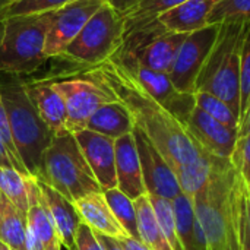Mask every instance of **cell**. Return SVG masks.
<instances>
[{"mask_svg":"<svg viewBox=\"0 0 250 250\" xmlns=\"http://www.w3.org/2000/svg\"><path fill=\"white\" fill-rule=\"evenodd\" d=\"M82 76L101 81L114 92L116 98L129 110L135 129L142 132L163 154L171 170L198 164L211 157L196 145L177 117L135 82L116 54L98 66L86 69Z\"/></svg>","mask_w":250,"mask_h":250,"instance_id":"obj_1","label":"cell"},{"mask_svg":"<svg viewBox=\"0 0 250 250\" xmlns=\"http://www.w3.org/2000/svg\"><path fill=\"white\" fill-rule=\"evenodd\" d=\"M245 182L230 160H217L205 186L192 198L208 250H242L240 214Z\"/></svg>","mask_w":250,"mask_h":250,"instance_id":"obj_2","label":"cell"},{"mask_svg":"<svg viewBox=\"0 0 250 250\" xmlns=\"http://www.w3.org/2000/svg\"><path fill=\"white\" fill-rule=\"evenodd\" d=\"M0 82V95L6 108L12 139L21 161L31 177H35L41 158L54 135L40 117L32 104L26 82L21 76L3 73Z\"/></svg>","mask_w":250,"mask_h":250,"instance_id":"obj_3","label":"cell"},{"mask_svg":"<svg viewBox=\"0 0 250 250\" xmlns=\"http://www.w3.org/2000/svg\"><path fill=\"white\" fill-rule=\"evenodd\" d=\"M246 21L220 23L215 42L198 76L195 92L226 101L240 117V56Z\"/></svg>","mask_w":250,"mask_h":250,"instance_id":"obj_4","label":"cell"},{"mask_svg":"<svg viewBox=\"0 0 250 250\" xmlns=\"http://www.w3.org/2000/svg\"><path fill=\"white\" fill-rule=\"evenodd\" d=\"M37 180L48 185L70 202L103 192L72 132L57 135L42 154Z\"/></svg>","mask_w":250,"mask_h":250,"instance_id":"obj_5","label":"cell"},{"mask_svg":"<svg viewBox=\"0 0 250 250\" xmlns=\"http://www.w3.org/2000/svg\"><path fill=\"white\" fill-rule=\"evenodd\" d=\"M53 12L4 18L0 42V73L29 75L38 70L45 57V40Z\"/></svg>","mask_w":250,"mask_h":250,"instance_id":"obj_6","label":"cell"},{"mask_svg":"<svg viewBox=\"0 0 250 250\" xmlns=\"http://www.w3.org/2000/svg\"><path fill=\"white\" fill-rule=\"evenodd\" d=\"M125 29V18L105 1L66 47L60 57L86 69L98 66L120 50Z\"/></svg>","mask_w":250,"mask_h":250,"instance_id":"obj_7","label":"cell"},{"mask_svg":"<svg viewBox=\"0 0 250 250\" xmlns=\"http://www.w3.org/2000/svg\"><path fill=\"white\" fill-rule=\"evenodd\" d=\"M62 94L67 111V130L75 133L86 127L89 117L103 105L117 101L114 92L101 81L86 76L51 81Z\"/></svg>","mask_w":250,"mask_h":250,"instance_id":"obj_8","label":"cell"},{"mask_svg":"<svg viewBox=\"0 0 250 250\" xmlns=\"http://www.w3.org/2000/svg\"><path fill=\"white\" fill-rule=\"evenodd\" d=\"M116 57L126 69V72L135 79V82L157 103L167 108L174 117H177L183 125L189 119L190 113L196 107L195 95L180 92L171 82L168 73L151 70L136 60L116 53Z\"/></svg>","mask_w":250,"mask_h":250,"instance_id":"obj_9","label":"cell"},{"mask_svg":"<svg viewBox=\"0 0 250 250\" xmlns=\"http://www.w3.org/2000/svg\"><path fill=\"white\" fill-rule=\"evenodd\" d=\"M218 28L220 23H208L201 29L189 32L182 42L168 70L173 85L180 92L195 94L198 76L215 42Z\"/></svg>","mask_w":250,"mask_h":250,"instance_id":"obj_10","label":"cell"},{"mask_svg":"<svg viewBox=\"0 0 250 250\" xmlns=\"http://www.w3.org/2000/svg\"><path fill=\"white\" fill-rule=\"evenodd\" d=\"M105 0H73L53 12L45 40V57H60Z\"/></svg>","mask_w":250,"mask_h":250,"instance_id":"obj_11","label":"cell"},{"mask_svg":"<svg viewBox=\"0 0 250 250\" xmlns=\"http://www.w3.org/2000/svg\"><path fill=\"white\" fill-rule=\"evenodd\" d=\"M185 126L204 152L220 160L231 158L239 139V130L217 122L198 107L193 108Z\"/></svg>","mask_w":250,"mask_h":250,"instance_id":"obj_12","label":"cell"},{"mask_svg":"<svg viewBox=\"0 0 250 250\" xmlns=\"http://www.w3.org/2000/svg\"><path fill=\"white\" fill-rule=\"evenodd\" d=\"M141 168L144 176V183L148 195H155L167 199H174L182 193L179 182L163 154L146 139V136L133 129Z\"/></svg>","mask_w":250,"mask_h":250,"instance_id":"obj_13","label":"cell"},{"mask_svg":"<svg viewBox=\"0 0 250 250\" xmlns=\"http://www.w3.org/2000/svg\"><path fill=\"white\" fill-rule=\"evenodd\" d=\"M73 135L103 192L117 188L114 146L116 139L89 129L78 130Z\"/></svg>","mask_w":250,"mask_h":250,"instance_id":"obj_14","label":"cell"},{"mask_svg":"<svg viewBox=\"0 0 250 250\" xmlns=\"http://www.w3.org/2000/svg\"><path fill=\"white\" fill-rule=\"evenodd\" d=\"M114 146H116L117 189L133 201L138 199L139 196L146 195L139 152H138L133 132L116 139Z\"/></svg>","mask_w":250,"mask_h":250,"instance_id":"obj_15","label":"cell"},{"mask_svg":"<svg viewBox=\"0 0 250 250\" xmlns=\"http://www.w3.org/2000/svg\"><path fill=\"white\" fill-rule=\"evenodd\" d=\"M28 95L35 105L40 117L54 136L67 130V111L62 94L51 81H37L26 83Z\"/></svg>","mask_w":250,"mask_h":250,"instance_id":"obj_16","label":"cell"},{"mask_svg":"<svg viewBox=\"0 0 250 250\" xmlns=\"http://www.w3.org/2000/svg\"><path fill=\"white\" fill-rule=\"evenodd\" d=\"M28 198L29 207L26 211V231L41 243L44 250H62V240L34 177H28Z\"/></svg>","mask_w":250,"mask_h":250,"instance_id":"obj_17","label":"cell"},{"mask_svg":"<svg viewBox=\"0 0 250 250\" xmlns=\"http://www.w3.org/2000/svg\"><path fill=\"white\" fill-rule=\"evenodd\" d=\"M220 0H186L160 13L155 19L170 32L189 34L208 25L209 15Z\"/></svg>","mask_w":250,"mask_h":250,"instance_id":"obj_18","label":"cell"},{"mask_svg":"<svg viewBox=\"0 0 250 250\" xmlns=\"http://www.w3.org/2000/svg\"><path fill=\"white\" fill-rule=\"evenodd\" d=\"M37 183L40 186L41 196L48 208V212L56 226V230L59 233L63 248L66 250H73L75 249V234H76L79 224L82 223L75 208V204L70 202L57 190H54L53 188H50L48 185L40 180H37Z\"/></svg>","mask_w":250,"mask_h":250,"instance_id":"obj_19","label":"cell"},{"mask_svg":"<svg viewBox=\"0 0 250 250\" xmlns=\"http://www.w3.org/2000/svg\"><path fill=\"white\" fill-rule=\"evenodd\" d=\"M75 208L81 221L85 223L95 234L113 239H122L127 236L113 215L103 192H95L76 201Z\"/></svg>","mask_w":250,"mask_h":250,"instance_id":"obj_20","label":"cell"},{"mask_svg":"<svg viewBox=\"0 0 250 250\" xmlns=\"http://www.w3.org/2000/svg\"><path fill=\"white\" fill-rule=\"evenodd\" d=\"M173 202L174 218H176V231L182 250H208L207 240L201 224L195 215V208L192 198L185 193H180Z\"/></svg>","mask_w":250,"mask_h":250,"instance_id":"obj_21","label":"cell"},{"mask_svg":"<svg viewBox=\"0 0 250 250\" xmlns=\"http://www.w3.org/2000/svg\"><path fill=\"white\" fill-rule=\"evenodd\" d=\"M111 139H119L135 129L133 119L123 103L111 101L103 104L88 120L86 127Z\"/></svg>","mask_w":250,"mask_h":250,"instance_id":"obj_22","label":"cell"},{"mask_svg":"<svg viewBox=\"0 0 250 250\" xmlns=\"http://www.w3.org/2000/svg\"><path fill=\"white\" fill-rule=\"evenodd\" d=\"M0 242L18 250H26V215L0 192Z\"/></svg>","mask_w":250,"mask_h":250,"instance_id":"obj_23","label":"cell"},{"mask_svg":"<svg viewBox=\"0 0 250 250\" xmlns=\"http://www.w3.org/2000/svg\"><path fill=\"white\" fill-rule=\"evenodd\" d=\"M135 208L138 218L139 240L151 250H173L157 221L148 195L135 199Z\"/></svg>","mask_w":250,"mask_h":250,"instance_id":"obj_24","label":"cell"},{"mask_svg":"<svg viewBox=\"0 0 250 250\" xmlns=\"http://www.w3.org/2000/svg\"><path fill=\"white\" fill-rule=\"evenodd\" d=\"M107 204L119 221V224L123 227L126 234L129 237L138 239L139 240V231H138V218H136V208H135V201L130 199L127 195L120 192L117 188L108 189L103 192Z\"/></svg>","mask_w":250,"mask_h":250,"instance_id":"obj_25","label":"cell"},{"mask_svg":"<svg viewBox=\"0 0 250 250\" xmlns=\"http://www.w3.org/2000/svg\"><path fill=\"white\" fill-rule=\"evenodd\" d=\"M0 192L23 214L26 215L29 207L28 198V177L13 167L0 166Z\"/></svg>","mask_w":250,"mask_h":250,"instance_id":"obj_26","label":"cell"},{"mask_svg":"<svg viewBox=\"0 0 250 250\" xmlns=\"http://www.w3.org/2000/svg\"><path fill=\"white\" fill-rule=\"evenodd\" d=\"M193 95H195V104L198 108H201L204 113H207L217 122L231 129L239 130L240 117L226 101L208 92H195Z\"/></svg>","mask_w":250,"mask_h":250,"instance_id":"obj_27","label":"cell"},{"mask_svg":"<svg viewBox=\"0 0 250 250\" xmlns=\"http://www.w3.org/2000/svg\"><path fill=\"white\" fill-rule=\"evenodd\" d=\"M148 195V193H146ZM152 209L155 212L157 221L170 243L173 250H182L177 239V231H176V218H174V209H173V202L171 199L155 196V195H148Z\"/></svg>","mask_w":250,"mask_h":250,"instance_id":"obj_28","label":"cell"},{"mask_svg":"<svg viewBox=\"0 0 250 250\" xmlns=\"http://www.w3.org/2000/svg\"><path fill=\"white\" fill-rule=\"evenodd\" d=\"M73 0H10L1 12L0 18H10L19 15H37V13H47L56 12L60 7L72 3Z\"/></svg>","mask_w":250,"mask_h":250,"instance_id":"obj_29","label":"cell"},{"mask_svg":"<svg viewBox=\"0 0 250 250\" xmlns=\"http://www.w3.org/2000/svg\"><path fill=\"white\" fill-rule=\"evenodd\" d=\"M186 0H141V3L125 16V23L135 25L155 19L160 13L170 10Z\"/></svg>","mask_w":250,"mask_h":250,"instance_id":"obj_30","label":"cell"},{"mask_svg":"<svg viewBox=\"0 0 250 250\" xmlns=\"http://www.w3.org/2000/svg\"><path fill=\"white\" fill-rule=\"evenodd\" d=\"M250 0H220L209 15L208 23H221L226 21H249Z\"/></svg>","mask_w":250,"mask_h":250,"instance_id":"obj_31","label":"cell"},{"mask_svg":"<svg viewBox=\"0 0 250 250\" xmlns=\"http://www.w3.org/2000/svg\"><path fill=\"white\" fill-rule=\"evenodd\" d=\"M250 104V19L245 25L240 56V120Z\"/></svg>","mask_w":250,"mask_h":250,"instance_id":"obj_32","label":"cell"},{"mask_svg":"<svg viewBox=\"0 0 250 250\" xmlns=\"http://www.w3.org/2000/svg\"><path fill=\"white\" fill-rule=\"evenodd\" d=\"M230 161L239 171L243 182L250 186V133L245 136H239L236 149Z\"/></svg>","mask_w":250,"mask_h":250,"instance_id":"obj_33","label":"cell"},{"mask_svg":"<svg viewBox=\"0 0 250 250\" xmlns=\"http://www.w3.org/2000/svg\"><path fill=\"white\" fill-rule=\"evenodd\" d=\"M0 139L1 142L4 144V146L7 148L15 166H16V170L21 171L23 176L26 177H31L28 170L25 168L23 163L21 161L19 155H18V151L15 148V144H13V139H12V132H10V126H9V120H7V114H6V108H4V104H3V100H1V95H0Z\"/></svg>","mask_w":250,"mask_h":250,"instance_id":"obj_34","label":"cell"},{"mask_svg":"<svg viewBox=\"0 0 250 250\" xmlns=\"http://www.w3.org/2000/svg\"><path fill=\"white\" fill-rule=\"evenodd\" d=\"M73 250H105L98 236L85 224L81 223L75 234V249Z\"/></svg>","mask_w":250,"mask_h":250,"instance_id":"obj_35","label":"cell"},{"mask_svg":"<svg viewBox=\"0 0 250 250\" xmlns=\"http://www.w3.org/2000/svg\"><path fill=\"white\" fill-rule=\"evenodd\" d=\"M105 1L110 3L123 18L141 3V0H105Z\"/></svg>","mask_w":250,"mask_h":250,"instance_id":"obj_36","label":"cell"},{"mask_svg":"<svg viewBox=\"0 0 250 250\" xmlns=\"http://www.w3.org/2000/svg\"><path fill=\"white\" fill-rule=\"evenodd\" d=\"M120 246L123 248V250H151L148 246H145L141 240L138 239H133V237H122V239H116Z\"/></svg>","mask_w":250,"mask_h":250,"instance_id":"obj_37","label":"cell"},{"mask_svg":"<svg viewBox=\"0 0 250 250\" xmlns=\"http://www.w3.org/2000/svg\"><path fill=\"white\" fill-rule=\"evenodd\" d=\"M0 166L16 168V166H15V163H13V160H12V157H10L7 148L4 146V144L1 142V139H0Z\"/></svg>","mask_w":250,"mask_h":250,"instance_id":"obj_38","label":"cell"},{"mask_svg":"<svg viewBox=\"0 0 250 250\" xmlns=\"http://www.w3.org/2000/svg\"><path fill=\"white\" fill-rule=\"evenodd\" d=\"M250 133V104L246 110V113L243 114L242 120H240V126H239V136H245Z\"/></svg>","mask_w":250,"mask_h":250,"instance_id":"obj_39","label":"cell"},{"mask_svg":"<svg viewBox=\"0 0 250 250\" xmlns=\"http://www.w3.org/2000/svg\"><path fill=\"white\" fill-rule=\"evenodd\" d=\"M97 236L101 240V243H103V246H104L105 250H123V248L120 246V243L116 239L107 237V236H100V234H97Z\"/></svg>","mask_w":250,"mask_h":250,"instance_id":"obj_40","label":"cell"},{"mask_svg":"<svg viewBox=\"0 0 250 250\" xmlns=\"http://www.w3.org/2000/svg\"><path fill=\"white\" fill-rule=\"evenodd\" d=\"M3 32H4V19L0 18V42H1V38H3Z\"/></svg>","mask_w":250,"mask_h":250,"instance_id":"obj_41","label":"cell"},{"mask_svg":"<svg viewBox=\"0 0 250 250\" xmlns=\"http://www.w3.org/2000/svg\"><path fill=\"white\" fill-rule=\"evenodd\" d=\"M0 250H18V249H13V248H10V246L4 245L3 242H0Z\"/></svg>","mask_w":250,"mask_h":250,"instance_id":"obj_42","label":"cell"}]
</instances>
